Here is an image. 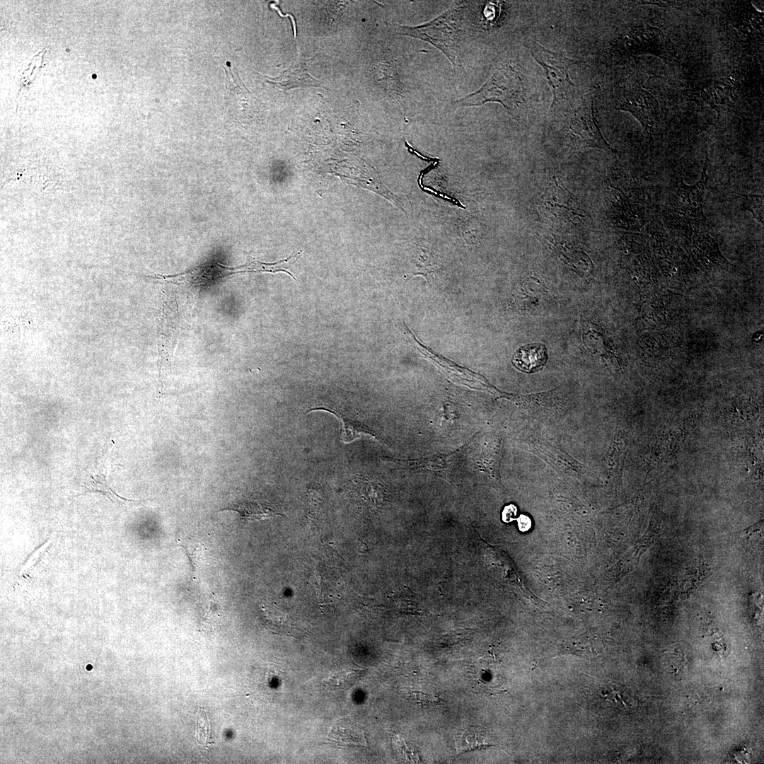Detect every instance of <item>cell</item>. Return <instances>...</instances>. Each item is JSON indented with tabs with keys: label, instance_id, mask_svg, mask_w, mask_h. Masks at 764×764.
I'll return each instance as SVG.
<instances>
[{
	"label": "cell",
	"instance_id": "obj_18",
	"mask_svg": "<svg viewBox=\"0 0 764 764\" xmlns=\"http://www.w3.org/2000/svg\"><path fill=\"white\" fill-rule=\"evenodd\" d=\"M493 746L489 743L485 736L475 732L464 731L456 737V746L458 753L482 749Z\"/></svg>",
	"mask_w": 764,
	"mask_h": 764
},
{
	"label": "cell",
	"instance_id": "obj_24",
	"mask_svg": "<svg viewBox=\"0 0 764 764\" xmlns=\"http://www.w3.org/2000/svg\"><path fill=\"white\" fill-rule=\"evenodd\" d=\"M517 509L514 504H509L504 507L502 511V520L509 523L512 521L516 516Z\"/></svg>",
	"mask_w": 764,
	"mask_h": 764
},
{
	"label": "cell",
	"instance_id": "obj_6",
	"mask_svg": "<svg viewBox=\"0 0 764 764\" xmlns=\"http://www.w3.org/2000/svg\"><path fill=\"white\" fill-rule=\"evenodd\" d=\"M616 108L630 112L650 134H654L660 109L658 100L649 91L642 88L623 91L617 100Z\"/></svg>",
	"mask_w": 764,
	"mask_h": 764
},
{
	"label": "cell",
	"instance_id": "obj_13",
	"mask_svg": "<svg viewBox=\"0 0 764 764\" xmlns=\"http://www.w3.org/2000/svg\"><path fill=\"white\" fill-rule=\"evenodd\" d=\"M318 410L328 412L340 420L341 424L340 440L345 444L361 438L378 439L377 435L366 425L351 419L341 412L325 407H316L309 411Z\"/></svg>",
	"mask_w": 764,
	"mask_h": 764
},
{
	"label": "cell",
	"instance_id": "obj_19",
	"mask_svg": "<svg viewBox=\"0 0 764 764\" xmlns=\"http://www.w3.org/2000/svg\"><path fill=\"white\" fill-rule=\"evenodd\" d=\"M196 740L198 747L202 751L207 752L208 749L214 743L211 735V725L209 717L205 710L199 707L196 714Z\"/></svg>",
	"mask_w": 764,
	"mask_h": 764
},
{
	"label": "cell",
	"instance_id": "obj_10",
	"mask_svg": "<svg viewBox=\"0 0 764 764\" xmlns=\"http://www.w3.org/2000/svg\"><path fill=\"white\" fill-rule=\"evenodd\" d=\"M548 359L547 348L542 343H532L521 346L514 353L511 363L518 370L524 373H536L540 371Z\"/></svg>",
	"mask_w": 764,
	"mask_h": 764
},
{
	"label": "cell",
	"instance_id": "obj_1",
	"mask_svg": "<svg viewBox=\"0 0 764 764\" xmlns=\"http://www.w3.org/2000/svg\"><path fill=\"white\" fill-rule=\"evenodd\" d=\"M523 95V83L518 72L505 64L497 67L480 89L455 103L462 106H478L498 102L508 110L514 111L521 103Z\"/></svg>",
	"mask_w": 764,
	"mask_h": 764
},
{
	"label": "cell",
	"instance_id": "obj_9",
	"mask_svg": "<svg viewBox=\"0 0 764 764\" xmlns=\"http://www.w3.org/2000/svg\"><path fill=\"white\" fill-rule=\"evenodd\" d=\"M308 59L299 57L289 68L282 71L278 76H266L267 82L285 91L300 87L320 86V81L312 77L308 73L306 62Z\"/></svg>",
	"mask_w": 764,
	"mask_h": 764
},
{
	"label": "cell",
	"instance_id": "obj_15",
	"mask_svg": "<svg viewBox=\"0 0 764 764\" xmlns=\"http://www.w3.org/2000/svg\"><path fill=\"white\" fill-rule=\"evenodd\" d=\"M501 454V441H497L494 446L487 447L482 451L477 462L478 470L482 474L487 475L490 478L499 480V465Z\"/></svg>",
	"mask_w": 764,
	"mask_h": 764
},
{
	"label": "cell",
	"instance_id": "obj_21",
	"mask_svg": "<svg viewBox=\"0 0 764 764\" xmlns=\"http://www.w3.org/2000/svg\"><path fill=\"white\" fill-rule=\"evenodd\" d=\"M741 197V207L749 211L761 224H763V195H739Z\"/></svg>",
	"mask_w": 764,
	"mask_h": 764
},
{
	"label": "cell",
	"instance_id": "obj_14",
	"mask_svg": "<svg viewBox=\"0 0 764 764\" xmlns=\"http://www.w3.org/2000/svg\"><path fill=\"white\" fill-rule=\"evenodd\" d=\"M264 618L267 626L277 633L298 636L300 628L289 615L271 606H264Z\"/></svg>",
	"mask_w": 764,
	"mask_h": 764
},
{
	"label": "cell",
	"instance_id": "obj_23",
	"mask_svg": "<svg viewBox=\"0 0 764 764\" xmlns=\"http://www.w3.org/2000/svg\"><path fill=\"white\" fill-rule=\"evenodd\" d=\"M411 698L419 705H428L431 703L436 702L437 698L432 694H427L420 691H413L411 693Z\"/></svg>",
	"mask_w": 764,
	"mask_h": 764
},
{
	"label": "cell",
	"instance_id": "obj_4",
	"mask_svg": "<svg viewBox=\"0 0 764 764\" xmlns=\"http://www.w3.org/2000/svg\"><path fill=\"white\" fill-rule=\"evenodd\" d=\"M530 52L544 69L548 83L553 93L551 108L564 99H567L574 84L569 79L568 70L579 62L557 52L550 51L535 41L528 43Z\"/></svg>",
	"mask_w": 764,
	"mask_h": 764
},
{
	"label": "cell",
	"instance_id": "obj_3",
	"mask_svg": "<svg viewBox=\"0 0 764 764\" xmlns=\"http://www.w3.org/2000/svg\"><path fill=\"white\" fill-rule=\"evenodd\" d=\"M594 101L582 104L567 117L563 133L573 149H603L616 153L601 134L594 112Z\"/></svg>",
	"mask_w": 764,
	"mask_h": 764
},
{
	"label": "cell",
	"instance_id": "obj_25",
	"mask_svg": "<svg viewBox=\"0 0 764 764\" xmlns=\"http://www.w3.org/2000/svg\"><path fill=\"white\" fill-rule=\"evenodd\" d=\"M519 528L522 532L528 531L532 525L531 519L524 514H521L517 519Z\"/></svg>",
	"mask_w": 764,
	"mask_h": 764
},
{
	"label": "cell",
	"instance_id": "obj_5",
	"mask_svg": "<svg viewBox=\"0 0 764 764\" xmlns=\"http://www.w3.org/2000/svg\"><path fill=\"white\" fill-rule=\"evenodd\" d=\"M708 157L706 160L700 179L694 185H687L680 180L673 187L669 202L671 213L690 221H705L703 202L707 180Z\"/></svg>",
	"mask_w": 764,
	"mask_h": 764
},
{
	"label": "cell",
	"instance_id": "obj_12",
	"mask_svg": "<svg viewBox=\"0 0 764 764\" xmlns=\"http://www.w3.org/2000/svg\"><path fill=\"white\" fill-rule=\"evenodd\" d=\"M219 511H233L238 513L246 521H265L276 516L284 514L274 509L266 502L257 500H243L228 505Z\"/></svg>",
	"mask_w": 764,
	"mask_h": 764
},
{
	"label": "cell",
	"instance_id": "obj_7",
	"mask_svg": "<svg viewBox=\"0 0 764 764\" xmlns=\"http://www.w3.org/2000/svg\"><path fill=\"white\" fill-rule=\"evenodd\" d=\"M302 253V250H299L294 254L293 253L287 258L275 262H260L253 257H249L245 264L236 267L217 263L215 265L216 275L217 279H219L228 277L231 275L247 272H270L274 274L277 272H285L296 280L294 275H293L288 270V267L290 265L295 263L301 256Z\"/></svg>",
	"mask_w": 764,
	"mask_h": 764
},
{
	"label": "cell",
	"instance_id": "obj_2",
	"mask_svg": "<svg viewBox=\"0 0 764 764\" xmlns=\"http://www.w3.org/2000/svg\"><path fill=\"white\" fill-rule=\"evenodd\" d=\"M398 33L429 42L445 54L452 63L460 64L458 30L452 9L423 25L400 26Z\"/></svg>",
	"mask_w": 764,
	"mask_h": 764
},
{
	"label": "cell",
	"instance_id": "obj_17",
	"mask_svg": "<svg viewBox=\"0 0 764 764\" xmlns=\"http://www.w3.org/2000/svg\"><path fill=\"white\" fill-rule=\"evenodd\" d=\"M732 89L722 82H714L704 88L702 96L706 103L712 106L727 105L730 101Z\"/></svg>",
	"mask_w": 764,
	"mask_h": 764
},
{
	"label": "cell",
	"instance_id": "obj_8",
	"mask_svg": "<svg viewBox=\"0 0 764 764\" xmlns=\"http://www.w3.org/2000/svg\"><path fill=\"white\" fill-rule=\"evenodd\" d=\"M465 446L449 454H438L427 458L412 460L389 459L402 468L417 472H429L448 480L454 463Z\"/></svg>",
	"mask_w": 764,
	"mask_h": 764
},
{
	"label": "cell",
	"instance_id": "obj_22",
	"mask_svg": "<svg viewBox=\"0 0 764 764\" xmlns=\"http://www.w3.org/2000/svg\"><path fill=\"white\" fill-rule=\"evenodd\" d=\"M357 670L355 668H347L336 672L328 680L329 683L334 686H345L351 684V681H353L356 678Z\"/></svg>",
	"mask_w": 764,
	"mask_h": 764
},
{
	"label": "cell",
	"instance_id": "obj_20",
	"mask_svg": "<svg viewBox=\"0 0 764 764\" xmlns=\"http://www.w3.org/2000/svg\"><path fill=\"white\" fill-rule=\"evenodd\" d=\"M96 475L98 477L97 479H96L93 475H91V478L87 480V482H86L84 483V485L83 486L84 491H83V492L82 494H85V493H88V492H99V493H102L104 495H105L106 497H108V498H110V500L112 502H114V500H116V502H133L134 501V500H131V499H125V498L117 495L111 489V487H110V485L107 482V480H106L105 476V475H104L103 474H98Z\"/></svg>",
	"mask_w": 764,
	"mask_h": 764
},
{
	"label": "cell",
	"instance_id": "obj_11",
	"mask_svg": "<svg viewBox=\"0 0 764 764\" xmlns=\"http://www.w3.org/2000/svg\"><path fill=\"white\" fill-rule=\"evenodd\" d=\"M632 38L637 52L651 54L665 59L668 56L667 44L662 31L655 27L642 28L635 30Z\"/></svg>",
	"mask_w": 764,
	"mask_h": 764
},
{
	"label": "cell",
	"instance_id": "obj_16",
	"mask_svg": "<svg viewBox=\"0 0 764 764\" xmlns=\"http://www.w3.org/2000/svg\"><path fill=\"white\" fill-rule=\"evenodd\" d=\"M178 545L185 550L194 574L207 565V549L200 540L192 537L180 538Z\"/></svg>",
	"mask_w": 764,
	"mask_h": 764
}]
</instances>
